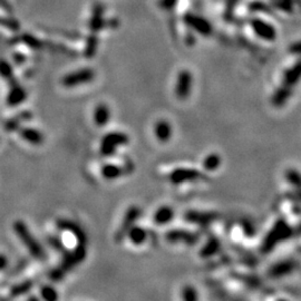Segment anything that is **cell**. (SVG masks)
Instances as JSON below:
<instances>
[{"label":"cell","mask_w":301,"mask_h":301,"mask_svg":"<svg viewBox=\"0 0 301 301\" xmlns=\"http://www.w3.org/2000/svg\"><path fill=\"white\" fill-rule=\"evenodd\" d=\"M221 163V157L218 154H210L203 162V166L205 170L208 171H214L220 166Z\"/></svg>","instance_id":"603a6c76"},{"label":"cell","mask_w":301,"mask_h":301,"mask_svg":"<svg viewBox=\"0 0 301 301\" xmlns=\"http://www.w3.org/2000/svg\"><path fill=\"white\" fill-rule=\"evenodd\" d=\"M289 51L293 55H299L301 56V40L295 41L291 46L289 47Z\"/></svg>","instance_id":"836d02e7"},{"label":"cell","mask_w":301,"mask_h":301,"mask_svg":"<svg viewBox=\"0 0 301 301\" xmlns=\"http://www.w3.org/2000/svg\"><path fill=\"white\" fill-rule=\"evenodd\" d=\"M28 301H39V300L37 299V298H35V297H33V298H30Z\"/></svg>","instance_id":"74e56055"},{"label":"cell","mask_w":301,"mask_h":301,"mask_svg":"<svg viewBox=\"0 0 301 301\" xmlns=\"http://www.w3.org/2000/svg\"><path fill=\"white\" fill-rule=\"evenodd\" d=\"M50 241H51V242H52V244H54L55 246H58V242H57V241H55V242H54V241H52V240H50ZM59 246H61V244H59ZM56 248H57V249H58V250H59V251H63V248H62V247H56Z\"/></svg>","instance_id":"8d00e7d4"},{"label":"cell","mask_w":301,"mask_h":301,"mask_svg":"<svg viewBox=\"0 0 301 301\" xmlns=\"http://www.w3.org/2000/svg\"><path fill=\"white\" fill-rule=\"evenodd\" d=\"M182 299L183 301H198V295L194 288L189 286L184 288L182 291Z\"/></svg>","instance_id":"f546056e"},{"label":"cell","mask_w":301,"mask_h":301,"mask_svg":"<svg viewBox=\"0 0 301 301\" xmlns=\"http://www.w3.org/2000/svg\"><path fill=\"white\" fill-rule=\"evenodd\" d=\"M0 25L6 26V27L10 29H18V24L16 20L13 19H7V18H2L0 17Z\"/></svg>","instance_id":"d6a6232c"},{"label":"cell","mask_w":301,"mask_h":301,"mask_svg":"<svg viewBox=\"0 0 301 301\" xmlns=\"http://www.w3.org/2000/svg\"><path fill=\"white\" fill-rule=\"evenodd\" d=\"M301 81V58L290 66L283 74L282 84L293 88Z\"/></svg>","instance_id":"9c48e42d"},{"label":"cell","mask_w":301,"mask_h":301,"mask_svg":"<svg viewBox=\"0 0 301 301\" xmlns=\"http://www.w3.org/2000/svg\"><path fill=\"white\" fill-rule=\"evenodd\" d=\"M122 174H123L122 168L115 164H105L102 167V176L105 179H108V181H110V179L118 178L119 176H122Z\"/></svg>","instance_id":"ffe728a7"},{"label":"cell","mask_w":301,"mask_h":301,"mask_svg":"<svg viewBox=\"0 0 301 301\" xmlns=\"http://www.w3.org/2000/svg\"><path fill=\"white\" fill-rule=\"evenodd\" d=\"M110 118V110L106 104H99L95 108L94 121L96 125L104 126L108 123Z\"/></svg>","instance_id":"e0dca14e"},{"label":"cell","mask_w":301,"mask_h":301,"mask_svg":"<svg viewBox=\"0 0 301 301\" xmlns=\"http://www.w3.org/2000/svg\"><path fill=\"white\" fill-rule=\"evenodd\" d=\"M200 177V173L195 170H190V168H178L174 171L171 175L170 179L173 183H182L186 181H194Z\"/></svg>","instance_id":"4fadbf2b"},{"label":"cell","mask_w":301,"mask_h":301,"mask_svg":"<svg viewBox=\"0 0 301 301\" xmlns=\"http://www.w3.org/2000/svg\"><path fill=\"white\" fill-rule=\"evenodd\" d=\"M95 78V72L92 68H81L75 72H72L67 74L62 79V84L67 88L76 87L82 85V84H86L92 82Z\"/></svg>","instance_id":"3957f363"},{"label":"cell","mask_w":301,"mask_h":301,"mask_svg":"<svg viewBox=\"0 0 301 301\" xmlns=\"http://www.w3.org/2000/svg\"><path fill=\"white\" fill-rule=\"evenodd\" d=\"M293 88L288 87L286 85H282L276 89L271 97V104L276 107H282L287 104L289 98L292 96Z\"/></svg>","instance_id":"7c38bea8"},{"label":"cell","mask_w":301,"mask_h":301,"mask_svg":"<svg viewBox=\"0 0 301 301\" xmlns=\"http://www.w3.org/2000/svg\"><path fill=\"white\" fill-rule=\"evenodd\" d=\"M176 0H161L160 6L164 9H171L175 6Z\"/></svg>","instance_id":"e575fe53"},{"label":"cell","mask_w":301,"mask_h":301,"mask_svg":"<svg viewBox=\"0 0 301 301\" xmlns=\"http://www.w3.org/2000/svg\"><path fill=\"white\" fill-rule=\"evenodd\" d=\"M129 143V137L122 132H110L103 137L100 143V153L104 156H112L117 151L118 146Z\"/></svg>","instance_id":"7a4b0ae2"},{"label":"cell","mask_w":301,"mask_h":301,"mask_svg":"<svg viewBox=\"0 0 301 301\" xmlns=\"http://www.w3.org/2000/svg\"><path fill=\"white\" fill-rule=\"evenodd\" d=\"M0 76L7 81H14L13 67L6 59H0Z\"/></svg>","instance_id":"cb8c5ba5"},{"label":"cell","mask_w":301,"mask_h":301,"mask_svg":"<svg viewBox=\"0 0 301 301\" xmlns=\"http://www.w3.org/2000/svg\"><path fill=\"white\" fill-rule=\"evenodd\" d=\"M97 46H98V38L96 34L92 33L88 36L87 41H86V48H85V56L87 58H92L96 54L97 50Z\"/></svg>","instance_id":"44dd1931"},{"label":"cell","mask_w":301,"mask_h":301,"mask_svg":"<svg viewBox=\"0 0 301 301\" xmlns=\"http://www.w3.org/2000/svg\"><path fill=\"white\" fill-rule=\"evenodd\" d=\"M286 177L294 187L301 189V174L299 172L295 170H288L286 173Z\"/></svg>","instance_id":"4316f807"},{"label":"cell","mask_w":301,"mask_h":301,"mask_svg":"<svg viewBox=\"0 0 301 301\" xmlns=\"http://www.w3.org/2000/svg\"><path fill=\"white\" fill-rule=\"evenodd\" d=\"M40 293L44 301H58L59 298L58 292L51 286H44L40 290Z\"/></svg>","instance_id":"d4e9b609"},{"label":"cell","mask_w":301,"mask_h":301,"mask_svg":"<svg viewBox=\"0 0 301 301\" xmlns=\"http://www.w3.org/2000/svg\"><path fill=\"white\" fill-rule=\"evenodd\" d=\"M57 224L62 230L70 231V232H72V233L75 234L76 235L75 237H77V240H78V244L86 245V235H85V233H84V231L79 228L77 224L72 222V221H70V220H59L57 222Z\"/></svg>","instance_id":"9a60e30c"},{"label":"cell","mask_w":301,"mask_h":301,"mask_svg":"<svg viewBox=\"0 0 301 301\" xmlns=\"http://www.w3.org/2000/svg\"><path fill=\"white\" fill-rule=\"evenodd\" d=\"M14 230L16 234L23 242L25 247L27 248L28 251L33 255L36 259H39V260H44L46 258V252L44 248L41 247L38 241H37L34 235L30 233L28 226L26 225L23 221H16L14 224Z\"/></svg>","instance_id":"6da1fadb"},{"label":"cell","mask_w":301,"mask_h":301,"mask_svg":"<svg viewBox=\"0 0 301 301\" xmlns=\"http://www.w3.org/2000/svg\"><path fill=\"white\" fill-rule=\"evenodd\" d=\"M250 26L259 38L267 41H273L277 38V29L273 25L267 23L260 18H253L250 20Z\"/></svg>","instance_id":"277c9868"},{"label":"cell","mask_w":301,"mask_h":301,"mask_svg":"<svg viewBox=\"0 0 301 301\" xmlns=\"http://www.w3.org/2000/svg\"><path fill=\"white\" fill-rule=\"evenodd\" d=\"M105 26L104 19V6L102 4H96L93 8L92 17L89 19V29L92 33L96 34Z\"/></svg>","instance_id":"8fae6325"},{"label":"cell","mask_w":301,"mask_h":301,"mask_svg":"<svg viewBox=\"0 0 301 301\" xmlns=\"http://www.w3.org/2000/svg\"><path fill=\"white\" fill-rule=\"evenodd\" d=\"M140 213H141L140 209L136 207H132L128 210V212H126L124 216L123 222L121 224V228L117 232V234H116V240L119 241L123 239V237L126 235V233H128V231L132 228V226H133L136 219L140 216Z\"/></svg>","instance_id":"52a82bcc"},{"label":"cell","mask_w":301,"mask_h":301,"mask_svg":"<svg viewBox=\"0 0 301 301\" xmlns=\"http://www.w3.org/2000/svg\"><path fill=\"white\" fill-rule=\"evenodd\" d=\"M174 216V211L170 207H162L158 209L153 216V220L157 224H166L171 222Z\"/></svg>","instance_id":"ac0fdd59"},{"label":"cell","mask_w":301,"mask_h":301,"mask_svg":"<svg viewBox=\"0 0 301 301\" xmlns=\"http://www.w3.org/2000/svg\"><path fill=\"white\" fill-rule=\"evenodd\" d=\"M271 6L283 13L290 14L294 10V0H271Z\"/></svg>","instance_id":"7402d4cb"},{"label":"cell","mask_w":301,"mask_h":301,"mask_svg":"<svg viewBox=\"0 0 301 301\" xmlns=\"http://www.w3.org/2000/svg\"><path fill=\"white\" fill-rule=\"evenodd\" d=\"M291 267H292V265H291V263H289V262L282 263V265L274 267L272 269V272H273L274 276H281V274H284V273L289 272V270H291Z\"/></svg>","instance_id":"4dcf8cb0"},{"label":"cell","mask_w":301,"mask_h":301,"mask_svg":"<svg viewBox=\"0 0 301 301\" xmlns=\"http://www.w3.org/2000/svg\"><path fill=\"white\" fill-rule=\"evenodd\" d=\"M19 134L23 137V140L28 142L30 144L40 145L44 142V134L40 131L34 128H23L19 130Z\"/></svg>","instance_id":"5bb4252c"},{"label":"cell","mask_w":301,"mask_h":301,"mask_svg":"<svg viewBox=\"0 0 301 301\" xmlns=\"http://www.w3.org/2000/svg\"><path fill=\"white\" fill-rule=\"evenodd\" d=\"M235 2H237V0H231V4H234Z\"/></svg>","instance_id":"f35d334b"},{"label":"cell","mask_w":301,"mask_h":301,"mask_svg":"<svg viewBox=\"0 0 301 301\" xmlns=\"http://www.w3.org/2000/svg\"><path fill=\"white\" fill-rule=\"evenodd\" d=\"M22 39H23V41H24V43H25L26 45H28L29 47H31V48H34V49H39V48H41V43H40V40H39V39H37L36 37L33 36V35L24 34V35L22 36Z\"/></svg>","instance_id":"484cf974"},{"label":"cell","mask_w":301,"mask_h":301,"mask_svg":"<svg viewBox=\"0 0 301 301\" xmlns=\"http://www.w3.org/2000/svg\"><path fill=\"white\" fill-rule=\"evenodd\" d=\"M30 114H28V113H24L23 115H19V116H17V117H16L15 119L13 118V119H10L9 122H7L6 123V129H7V131H14L16 128H17V126L20 124V122H22V121H25L26 118H29L30 117Z\"/></svg>","instance_id":"83f0119b"},{"label":"cell","mask_w":301,"mask_h":301,"mask_svg":"<svg viewBox=\"0 0 301 301\" xmlns=\"http://www.w3.org/2000/svg\"><path fill=\"white\" fill-rule=\"evenodd\" d=\"M249 8L252 10V12H255V13H268V12H270V9H269L268 5L260 2V0H256V2H252L250 4Z\"/></svg>","instance_id":"f1b7e54d"},{"label":"cell","mask_w":301,"mask_h":301,"mask_svg":"<svg viewBox=\"0 0 301 301\" xmlns=\"http://www.w3.org/2000/svg\"><path fill=\"white\" fill-rule=\"evenodd\" d=\"M154 134L156 139L160 142H167L170 141L172 136V126L165 119H161L154 126Z\"/></svg>","instance_id":"2e32d148"},{"label":"cell","mask_w":301,"mask_h":301,"mask_svg":"<svg viewBox=\"0 0 301 301\" xmlns=\"http://www.w3.org/2000/svg\"><path fill=\"white\" fill-rule=\"evenodd\" d=\"M289 234H290L289 226L287 224H284L283 222H280L279 224L274 226V229L271 231V233L269 234L265 246L268 248V249H271L277 242L284 240L286 237L289 236Z\"/></svg>","instance_id":"ba28073f"},{"label":"cell","mask_w":301,"mask_h":301,"mask_svg":"<svg viewBox=\"0 0 301 301\" xmlns=\"http://www.w3.org/2000/svg\"><path fill=\"white\" fill-rule=\"evenodd\" d=\"M184 23L190 28L197 31L198 34L202 36H210L212 34V26L207 19L201 17V16L194 14H188L184 16Z\"/></svg>","instance_id":"5b68a950"},{"label":"cell","mask_w":301,"mask_h":301,"mask_svg":"<svg viewBox=\"0 0 301 301\" xmlns=\"http://www.w3.org/2000/svg\"><path fill=\"white\" fill-rule=\"evenodd\" d=\"M26 98H27V93H26L25 88L15 83L9 89L8 95L6 97V102L8 106L16 107L22 103H24Z\"/></svg>","instance_id":"30bf717a"},{"label":"cell","mask_w":301,"mask_h":301,"mask_svg":"<svg viewBox=\"0 0 301 301\" xmlns=\"http://www.w3.org/2000/svg\"><path fill=\"white\" fill-rule=\"evenodd\" d=\"M7 263H8L7 258L5 257L4 255H2V253H0V270H3L4 268H6Z\"/></svg>","instance_id":"d590c367"},{"label":"cell","mask_w":301,"mask_h":301,"mask_svg":"<svg viewBox=\"0 0 301 301\" xmlns=\"http://www.w3.org/2000/svg\"><path fill=\"white\" fill-rule=\"evenodd\" d=\"M129 240L134 245H142L146 240L147 233L144 229H142L141 226H132V228L128 231Z\"/></svg>","instance_id":"d6986e66"},{"label":"cell","mask_w":301,"mask_h":301,"mask_svg":"<svg viewBox=\"0 0 301 301\" xmlns=\"http://www.w3.org/2000/svg\"><path fill=\"white\" fill-rule=\"evenodd\" d=\"M192 82L193 77L190 71L183 70L178 73L175 86V95L178 99H187L190 96Z\"/></svg>","instance_id":"8992f818"},{"label":"cell","mask_w":301,"mask_h":301,"mask_svg":"<svg viewBox=\"0 0 301 301\" xmlns=\"http://www.w3.org/2000/svg\"><path fill=\"white\" fill-rule=\"evenodd\" d=\"M31 286H33V283H31V282H25V283H22V284H18L17 287H15L13 289L12 293L14 295H19V294H22V293H25V292L28 291V289Z\"/></svg>","instance_id":"1f68e13d"}]
</instances>
